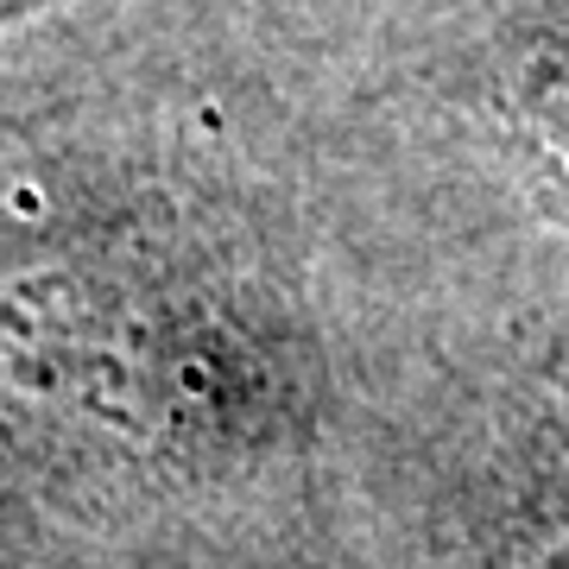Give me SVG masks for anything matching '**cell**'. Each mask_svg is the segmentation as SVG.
<instances>
[{"instance_id": "6da1fadb", "label": "cell", "mask_w": 569, "mask_h": 569, "mask_svg": "<svg viewBox=\"0 0 569 569\" xmlns=\"http://www.w3.org/2000/svg\"><path fill=\"white\" fill-rule=\"evenodd\" d=\"M519 545H526V569H569V387L557 392L550 418L538 425Z\"/></svg>"}, {"instance_id": "7a4b0ae2", "label": "cell", "mask_w": 569, "mask_h": 569, "mask_svg": "<svg viewBox=\"0 0 569 569\" xmlns=\"http://www.w3.org/2000/svg\"><path fill=\"white\" fill-rule=\"evenodd\" d=\"M512 108H519V121L531 127V140L545 146V159L569 178V26L550 32V39L526 58L519 89H512Z\"/></svg>"}, {"instance_id": "3957f363", "label": "cell", "mask_w": 569, "mask_h": 569, "mask_svg": "<svg viewBox=\"0 0 569 569\" xmlns=\"http://www.w3.org/2000/svg\"><path fill=\"white\" fill-rule=\"evenodd\" d=\"M44 7H63V0H0V26L26 20V13H44Z\"/></svg>"}]
</instances>
